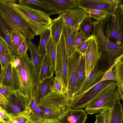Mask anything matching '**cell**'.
<instances>
[{
  "instance_id": "obj_1",
  "label": "cell",
  "mask_w": 123,
  "mask_h": 123,
  "mask_svg": "<svg viewBox=\"0 0 123 123\" xmlns=\"http://www.w3.org/2000/svg\"><path fill=\"white\" fill-rule=\"evenodd\" d=\"M20 59L16 66L12 65L11 87L26 97L30 102L34 97L37 86L39 82L37 72L27 53L19 56Z\"/></svg>"
},
{
  "instance_id": "obj_2",
  "label": "cell",
  "mask_w": 123,
  "mask_h": 123,
  "mask_svg": "<svg viewBox=\"0 0 123 123\" xmlns=\"http://www.w3.org/2000/svg\"><path fill=\"white\" fill-rule=\"evenodd\" d=\"M16 0H12V6L25 21L34 36L40 35L49 29L52 19L43 12L28 6L17 4Z\"/></svg>"
},
{
  "instance_id": "obj_3",
  "label": "cell",
  "mask_w": 123,
  "mask_h": 123,
  "mask_svg": "<svg viewBox=\"0 0 123 123\" xmlns=\"http://www.w3.org/2000/svg\"><path fill=\"white\" fill-rule=\"evenodd\" d=\"M102 31L106 38L115 44L123 46V5L109 12L99 21Z\"/></svg>"
},
{
  "instance_id": "obj_4",
  "label": "cell",
  "mask_w": 123,
  "mask_h": 123,
  "mask_svg": "<svg viewBox=\"0 0 123 123\" xmlns=\"http://www.w3.org/2000/svg\"><path fill=\"white\" fill-rule=\"evenodd\" d=\"M70 100L64 93L52 92L41 103L44 118L60 120L70 108Z\"/></svg>"
},
{
  "instance_id": "obj_5",
  "label": "cell",
  "mask_w": 123,
  "mask_h": 123,
  "mask_svg": "<svg viewBox=\"0 0 123 123\" xmlns=\"http://www.w3.org/2000/svg\"><path fill=\"white\" fill-rule=\"evenodd\" d=\"M12 0H0V14L12 28L23 33L28 40L34 38V35L28 25L12 7Z\"/></svg>"
},
{
  "instance_id": "obj_6",
  "label": "cell",
  "mask_w": 123,
  "mask_h": 123,
  "mask_svg": "<svg viewBox=\"0 0 123 123\" xmlns=\"http://www.w3.org/2000/svg\"><path fill=\"white\" fill-rule=\"evenodd\" d=\"M116 83V81L108 86L87 103L84 108L87 114L98 113L103 109L111 108L115 102L120 99Z\"/></svg>"
},
{
  "instance_id": "obj_7",
  "label": "cell",
  "mask_w": 123,
  "mask_h": 123,
  "mask_svg": "<svg viewBox=\"0 0 123 123\" xmlns=\"http://www.w3.org/2000/svg\"><path fill=\"white\" fill-rule=\"evenodd\" d=\"M92 25V34L96 37L100 52H105L111 59L115 58L123 54V46L117 45L106 38L102 31L99 21H93Z\"/></svg>"
},
{
  "instance_id": "obj_8",
  "label": "cell",
  "mask_w": 123,
  "mask_h": 123,
  "mask_svg": "<svg viewBox=\"0 0 123 123\" xmlns=\"http://www.w3.org/2000/svg\"><path fill=\"white\" fill-rule=\"evenodd\" d=\"M67 58L64 38L62 34L57 45L55 71V77L58 78L62 83L65 94L67 86Z\"/></svg>"
},
{
  "instance_id": "obj_9",
  "label": "cell",
  "mask_w": 123,
  "mask_h": 123,
  "mask_svg": "<svg viewBox=\"0 0 123 123\" xmlns=\"http://www.w3.org/2000/svg\"><path fill=\"white\" fill-rule=\"evenodd\" d=\"M115 81L108 80L101 81L94 86L85 92L73 97L70 99V107L73 109L84 108L87 103L93 98Z\"/></svg>"
},
{
  "instance_id": "obj_10",
  "label": "cell",
  "mask_w": 123,
  "mask_h": 123,
  "mask_svg": "<svg viewBox=\"0 0 123 123\" xmlns=\"http://www.w3.org/2000/svg\"><path fill=\"white\" fill-rule=\"evenodd\" d=\"M82 55L76 50L71 55L67 58V86L66 94L69 100L74 92Z\"/></svg>"
},
{
  "instance_id": "obj_11",
  "label": "cell",
  "mask_w": 123,
  "mask_h": 123,
  "mask_svg": "<svg viewBox=\"0 0 123 123\" xmlns=\"http://www.w3.org/2000/svg\"><path fill=\"white\" fill-rule=\"evenodd\" d=\"M6 99L8 103L0 106L10 115L14 116L26 111L30 113L29 106V101L18 91H13Z\"/></svg>"
},
{
  "instance_id": "obj_12",
  "label": "cell",
  "mask_w": 123,
  "mask_h": 123,
  "mask_svg": "<svg viewBox=\"0 0 123 123\" xmlns=\"http://www.w3.org/2000/svg\"><path fill=\"white\" fill-rule=\"evenodd\" d=\"M88 37V43L84 54L86 79L96 67L102 55L95 36L92 34Z\"/></svg>"
},
{
  "instance_id": "obj_13",
  "label": "cell",
  "mask_w": 123,
  "mask_h": 123,
  "mask_svg": "<svg viewBox=\"0 0 123 123\" xmlns=\"http://www.w3.org/2000/svg\"><path fill=\"white\" fill-rule=\"evenodd\" d=\"M60 15L65 25L73 28L80 27L81 23L88 17L86 12L78 7L68 10L62 13Z\"/></svg>"
},
{
  "instance_id": "obj_14",
  "label": "cell",
  "mask_w": 123,
  "mask_h": 123,
  "mask_svg": "<svg viewBox=\"0 0 123 123\" xmlns=\"http://www.w3.org/2000/svg\"><path fill=\"white\" fill-rule=\"evenodd\" d=\"M78 7L102 10L109 12L117 8L108 0H77Z\"/></svg>"
},
{
  "instance_id": "obj_15",
  "label": "cell",
  "mask_w": 123,
  "mask_h": 123,
  "mask_svg": "<svg viewBox=\"0 0 123 123\" xmlns=\"http://www.w3.org/2000/svg\"><path fill=\"white\" fill-rule=\"evenodd\" d=\"M55 80L54 76L39 82L37 86L34 98L39 105L52 92L51 87Z\"/></svg>"
},
{
  "instance_id": "obj_16",
  "label": "cell",
  "mask_w": 123,
  "mask_h": 123,
  "mask_svg": "<svg viewBox=\"0 0 123 123\" xmlns=\"http://www.w3.org/2000/svg\"><path fill=\"white\" fill-rule=\"evenodd\" d=\"M19 4L41 11L49 16L54 14L60 16L62 13L59 11L43 0H19Z\"/></svg>"
},
{
  "instance_id": "obj_17",
  "label": "cell",
  "mask_w": 123,
  "mask_h": 123,
  "mask_svg": "<svg viewBox=\"0 0 123 123\" xmlns=\"http://www.w3.org/2000/svg\"><path fill=\"white\" fill-rule=\"evenodd\" d=\"M80 30V27L73 28L66 25L62 35L64 40L67 57L71 55L76 50L75 41L76 36Z\"/></svg>"
},
{
  "instance_id": "obj_18",
  "label": "cell",
  "mask_w": 123,
  "mask_h": 123,
  "mask_svg": "<svg viewBox=\"0 0 123 123\" xmlns=\"http://www.w3.org/2000/svg\"><path fill=\"white\" fill-rule=\"evenodd\" d=\"M87 114L83 109L70 108L60 120L62 123H86Z\"/></svg>"
},
{
  "instance_id": "obj_19",
  "label": "cell",
  "mask_w": 123,
  "mask_h": 123,
  "mask_svg": "<svg viewBox=\"0 0 123 123\" xmlns=\"http://www.w3.org/2000/svg\"><path fill=\"white\" fill-rule=\"evenodd\" d=\"M65 25L64 21L60 15L52 20L49 29L51 36L56 45L60 41Z\"/></svg>"
},
{
  "instance_id": "obj_20",
  "label": "cell",
  "mask_w": 123,
  "mask_h": 123,
  "mask_svg": "<svg viewBox=\"0 0 123 123\" xmlns=\"http://www.w3.org/2000/svg\"><path fill=\"white\" fill-rule=\"evenodd\" d=\"M62 13L70 9L78 7L77 0H43Z\"/></svg>"
},
{
  "instance_id": "obj_21",
  "label": "cell",
  "mask_w": 123,
  "mask_h": 123,
  "mask_svg": "<svg viewBox=\"0 0 123 123\" xmlns=\"http://www.w3.org/2000/svg\"><path fill=\"white\" fill-rule=\"evenodd\" d=\"M55 69L51 60L47 53L45 52L39 74V80L40 82L43 80L53 76Z\"/></svg>"
},
{
  "instance_id": "obj_22",
  "label": "cell",
  "mask_w": 123,
  "mask_h": 123,
  "mask_svg": "<svg viewBox=\"0 0 123 123\" xmlns=\"http://www.w3.org/2000/svg\"><path fill=\"white\" fill-rule=\"evenodd\" d=\"M28 49L30 55V59L32 62L37 72L39 74L44 57V55L39 53L37 46L30 40H28Z\"/></svg>"
},
{
  "instance_id": "obj_23",
  "label": "cell",
  "mask_w": 123,
  "mask_h": 123,
  "mask_svg": "<svg viewBox=\"0 0 123 123\" xmlns=\"http://www.w3.org/2000/svg\"><path fill=\"white\" fill-rule=\"evenodd\" d=\"M114 70L117 79V88L120 99L123 100V58L116 64Z\"/></svg>"
},
{
  "instance_id": "obj_24",
  "label": "cell",
  "mask_w": 123,
  "mask_h": 123,
  "mask_svg": "<svg viewBox=\"0 0 123 123\" xmlns=\"http://www.w3.org/2000/svg\"><path fill=\"white\" fill-rule=\"evenodd\" d=\"M120 100L119 99L115 101L111 108L110 123H123L122 104Z\"/></svg>"
},
{
  "instance_id": "obj_25",
  "label": "cell",
  "mask_w": 123,
  "mask_h": 123,
  "mask_svg": "<svg viewBox=\"0 0 123 123\" xmlns=\"http://www.w3.org/2000/svg\"><path fill=\"white\" fill-rule=\"evenodd\" d=\"M12 31L11 27L6 23L0 14V36L5 40L13 53L11 41Z\"/></svg>"
},
{
  "instance_id": "obj_26",
  "label": "cell",
  "mask_w": 123,
  "mask_h": 123,
  "mask_svg": "<svg viewBox=\"0 0 123 123\" xmlns=\"http://www.w3.org/2000/svg\"><path fill=\"white\" fill-rule=\"evenodd\" d=\"M29 106L31 111L30 114V122L44 118L42 110L38 105L34 97L31 100Z\"/></svg>"
},
{
  "instance_id": "obj_27",
  "label": "cell",
  "mask_w": 123,
  "mask_h": 123,
  "mask_svg": "<svg viewBox=\"0 0 123 123\" xmlns=\"http://www.w3.org/2000/svg\"><path fill=\"white\" fill-rule=\"evenodd\" d=\"M84 54H82L81 56L75 86L74 92L73 96L78 91L80 86L84 83L86 79Z\"/></svg>"
},
{
  "instance_id": "obj_28",
  "label": "cell",
  "mask_w": 123,
  "mask_h": 123,
  "mask_svg": "<svg viewBox=\"0 0 123 123\" xmlns=\"http://www.w3.org/2000/svg\"><path fill=\"white\" fill-rule=\"evenodd\" d=\"M12 63H7L3 68L0 77V85L11 87L12 79Z\"/></svg>"
},
{
  "instance_id": "obj_29",
  "label": "cell",
  "mask_w": 123,
  "mask_h": 123,
  "mask_svg": "<svg viewBox=\"0 0 123 123\" xmlns=\"http://www.w3.org/2000/svg\"><path fill=\"white\" fill-rule=\"evenodd\" d=\"M123 54L114 59L113 62L111 66L107 71H106L103 77L96 84L102 81L106 80H111L117 81V76L113 70L116 64L120 59L123 58Z\"/></svg>"
},
{
  "instance_id": "obj_30",
  "label": "cell",
  "mask_w": 123,
  "mask_h": 123,
  "mask_svg": "<svg viewBox=\"0 0 123 123\" xmlns=\"http://www.w3.org/2000/svg\"><path fill=\"white\" fill-rule=\"evenodd\" d=\"M12 51L13 54L16 56L17 49L21 42L22 35L24 34L15 28H12Z\"/></svg>"
},
{
  "instance_id": "obj_31",
  "label": "cell",
  "mask_w": 123,
  "mask_h": 123,
  "mask_svg": "<svg viewBox=\"0 0 123 123\" xmlns=\"http://www.w3.org/2000/svg\"><path fill=\"white\" fill-rule=\"evenodd\" d=\"M57 45L54 43L51 36L46 45V51L49 56L55 69L56 53Z\"/></svg>"
},
{
  "instance_id": "obj_32",
  "label": "cell",
  "mask_w": 123,
  "mask_h": 123,
  "mask_svg": "<svg viewBox=\"0 0 123 123\" xmlns=\"http://www.w3.org/2000/svg\"><path fill=\"white\" fill-rule=\"evenodd\" d=\"M50 36L49 29L45 31L40 34V42L38 47V50L40 55H44L46 51V45Z\"/></svg>"
},
{
  "instance_id": "obj_33",
  "label": "cell",
  "mask_w": 123,
  "mask_h": 123,
  "mask_svg": "<svg viewBox=\"0 0 123 123\" xmlns=\"http://www.w3.org/2000/svg\"><path fill=\"white\" fill-rule=\"evenodd\" d=\"M82 9L87 13L89 17L94 18L98 21H100L104 19L109 13L106 11L99 10L87 8Z\"/></svg>"
},
{
  "instance_id": "obj_34",
  "label": "cell",
  "mask_w": 123,
  "mask_h": 123,
  "mask_svg": "<svg viewBox=\"0 0 123 123\" xmlns=\"http://www.w3.org/2000/svg\"><path fill=\"white\" fill-rule=\"evenodd\" d=\"M30 112L25 111L14 116L10 115V119L13 123H29Z\"/></svg>"
},
{
  "instance_id": "obj_35",
  "label": "cell",
  "mask_w": 123,
  "mask_h": 123,
  "mask_svg": "<svg viewBox=\"0 0 123 123\" xmlns=\"http://www.w3.org/2000/svg\"><path fill=\"white\" fill-rule=\"evenodd\" d=\"M92 26V22L91 18L88 17L81 23L80 30L88 38L90 36Z\"/></svg>"
},
{
  "instance_id": "obj_36",
  "label": "cell",
  "mask_w": 123,
  "mask_h": 123,
  "mask_svg": "<svg viewBox=\"0 0 123 123\" xmlns=\"http://www.w3.org/2000/svg\"><path fill=\"white\" fill-rule=\"evenodd\" d=\"M15 56L11 52L6 51L0 56V62L2 69L8 63H12Z\"/></svg>"
},
{
  "instance_id": "obj_37",
  "label": "cell",
  "mask_w": 123,
  "mask_h": 123,
  "mask_svg": "<svg viewBox=\"0 0 123 123\" xmlns=\"http://www.w3.org/2000/svg\"><path fill=\"white\" fill-rule=\"evenodd\" d=\"M28 49V40L24 35L23 34L21 42L17 49L16 56H21L24 55L27 53Z\"/></svg>"
},
{
  "instance_id": "obj_38",
  "label": "cell",
  "mask_w": 123,
  "mask_h": 123,
  "mask_svg": "<svg viewBox=\"0 0 123 123\" xmlns=\"http://www.w3.org/2000/svg\"><path fill=\"white\" fill-rule=\"evenodd\" d=\"M95 67L92 70L84 83L80 86L78 91L74 94L72 97L79 95L81 93L82 91L90 83L92 80L94 76L97 72V71L96 70Z\"/></svg>"
},
{
  "instance_id": "obj_39",
  "label": "cell",
  "mask_w": 123,
  "mask_h": 123,
  "mask_svg": "<svg viewBox=\"0 0 123 123\" xmlns=\"http://www.w3.org/2000/svg\"><path fill=\"white\" fill-rule=\"evenodd\" d=\"M51 90L52 92L64 93L63 86L62 83L59 79L56 77H55L54 81L51 87Z\"/></svg>"
},
{
  "instance_id": "obj_40",
  "label": "cell",
  "mask_w": 123,
  "mask_h": 123,
  "mask_svg": "<svg viewBox=\"0 0 123 123\" xmlns=\"http://www.w3.org/2000/svg\"><path fill=\"white\" fill-rule=\"evenodd\" d=\"M87 37L82 32H78L75 36V47L86 41Z\"/></svg>"
},
{
  "instance_id": "obj_41",
  "label": "cell",
  "mask_w": 123,
  "mask_h": 123,
  "mask_svg": "<svg viewBox=\"0 0 123 123\" xmlns=\"http://www.w3.org/2000/svg\"><path fill=\"white\" fill-rule=\"evenodd\" d=\"M14 91L11 86L0 85V92L6 99Z\"/></svg>"
},
{
  "instance_id": "obj_42",
  "label": "cell",
  "mask_w": 123,
  "mask_h": 123,
  "mask_svg": "<svg viewBox=\"0 0 123 123\" xmlns=\"http://www.w3.org/2000/svg\"><path fill=\"white\" fill-rule=\"evenodd\" d=\"M89 37L85 41L75 47L76 50L82 54H84L87 49L89 42Z\"/></svg>"
},
{
  "instance_id": "obj_43",
  "label": "cell",
  "mask_w": 123,
  "mask_h": 123,
  "mask_svg": "<svg viewBox=\"0 0 123 123\" xmlns=\"http://www.w3.org/2000/svg\"><path fill=\"white\" fill-rule=\"evenodd\" d=\"M7 51L11 52L14 55L6 41L0 36V56L3 52Z\"/></svg>"
},
{
  "instance_id": "obj_44",
  "label": "cell",
  "mask_w": 123,
  "mask_h": 123,
  "mask_svg": "<svg viewBox=\"0 0 123 123\" xmlns=\"http://www.w3.org/2000/svg\"><path fill=\"white\" fill-rule=\"evenodd\" d=\"M29 123H62L60 120L43 118L37 120L30 121Z\"/></svg>"
},
{
  "instance_id": "obj_45",
  "label": "cell",
  "mask_w": 123,
  "mask_h": 123,
  "mask_svg": "<svg viewBox=\"0 0 123 123\" xmlns=\"http://www.w3.org/2000/svg\"><path fill=\"white\" fill-rule=\"evenodd\" d=\"M111 108H106L100 111L102 112L103 114L104 123H110Z\"/></svg>"
},
{
  "instance_id": "obj_46",
  "label": "cell",
  "mask_w": 123,
  "mask_h": 123,
  "mask_svg": "<svg viewBox=\"0 0 123 123\" xmlns=\"http://www.w3.org/2000/svg\"><path fill=\"white\" fill-rule=\"evenodd\" d=\"M9 117V114L1 107L0 109V119L2 123L8 121Z\"/></svg>"
},
{
  "instance_id": "obj_47",
  "label": "cell",
  "mask_w": 123,
  "mask_h": 123,
  "mask_svg": "<svg viewBox=\"0 0 123 123\" xmlns=\"http://www.w3.org/2000/svg\"><path fill=\"white\" fill-rule=\"evenodd\" d=\"M98 113H100V114L96 115V119L94 123H104V118L103 112L100 111Z\"/></svg>"
},
{
  "instance_id": "obj_48",
  "label": "cell",
  "mask_w": 123,
  "mask_h": 123,
  "mask_svg": "<svg viewBox=\"0 0 123 123\" xmlns=\"http://www.w3.org/2000/svg\"><path fill=\"white\" fill-rule=\"evenodd\" d=\"M8 103V101L6 98L0 92V105H7Z\"/></svg>"
},
{
  "instance_id": "obj_49",
  "label": "cell",
  "mask_w": 123,
  "mask_h": 123,
  "mask_svg": "<svg viewBox=\"0 0 123 123\" xmlns=\"http://www.w3.org/2000/svg\"><path fill=\"white\" fill-rule=\"evenodd\" d=\"M2 123H13L10 120V118H9V120L5 122H4Z\"/></svg>"
},
{
  "instance_id": "obj_50",
  "label": "cell",
  "mask_w": 123,
  "mask_h": 123,
  "mask_svg": "<svg viewBox=\"0 0 123 123\" xmlns=\"http://www.w3.org/2000/svg\"><path fill=\"white\" fill-rule=\"evenodd\" d=\"M2 71V68L1 64L0 62V77L1 74V73Z\"/></svg>"
},
{
  "instance_id": "obj_51",
  "label": "cell",
  "mask_w": 123,
  "mask_h": 123,
  "mask_svg": "<svg viewBox=\"0 0 123 123\" xmlns=\"http://www.w3.org/2000/svg\"><path fill=\"white\" fill-rule=\"evenodd\" d=\"M2 121L0 119V123H2Z\"/></svg>"
}]
</instances>
